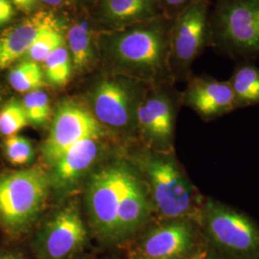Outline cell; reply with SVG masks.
Masks as SVG:
<instances>
[{"label":"cell","instance_id":"cell-23","mask_svg":"<svg viewBox=\"0 0 259 259\" xmlns=\"http://www.w3.org/2000/svg\"><path fill=\"white\" fill-rule=\"evenodd\" d=\"M21 103L29 123L36 126L47 123L50 115V106L48 95L44 91L36 90L26 93Z\"/></svg>","mask_w":259,"mask_h":259},{"label":"cell","instance_id":"cell-14","mask_svg":"<svg viewBox=\"0 0 259 259\" xmlns=\"http://www.w3.org/2000/svg\"><path fill=\"white\" fill-rule=\"evenodd\" d=\"M61 29L51 12L40 11L0 36V69L24 58L38 37L48 31Z\"/></svg>","mask_w":259,"mask_h":259},{"label":"cell","instance_id":"cell-19","mask_svg":"<svg viewBox=\"0 0 259 259\" xmlns=\"http://www.w3.org/2000/svg\"><path fill=\"white\" fill-rule=\"evenodd\" d=\"M66 39L72 65L76 69H82L92 61L93 55L89 24L85 21L74 24L68 30Z\"/></svg>","mask_w":259,"mask_h":259},{"label":"cell","instance_id":"cell-22","mask_svg":"<svg viewBox=\"0 0 259 259\" xmlns=\"http://www.w3.org/2000/svg\"><path fill=\"white\" fill-rule=\"evenodd\" d=\"M29 124L22 103L13 98L0 111V134L6 138L17 135Z\"/></svg>","mask_w":259,"mask_h":259},{"label":"cell","instance_id":"cell-11","mask_svg":"<svg viewBox=\"0 0 259 259\" xmlns=\"http://www.w3.org/2000/svg\"><path fill=\"white\" fill-rule=\"evenodd\" d=\"M143 94V91L136 84L103 80L93 92L94 115L101 124L125 128L136 122L137 108Z\"/></svg>","mask_w":259,"mask_h":259},{"label":"cell","instance_id":"cell-28","mask_svg":"<svg viewBox=\"0 0 259 259\" xmlns=\"http://www.w3.org/2000/svg\"><path fill=\"white\" fill-rule=\"evenodd\" d=\"M14 7L24 13H31L36 9L37 0H10Z\"/></svg>","mask_w":259,"mask_h":259},{"label":"cell","instance_id":"cell-27","mask_svg":"<svg viewBox=\"0 0 259 259\" xmlns=\"http://www.w3.org/2000/svg\"><path fill=\"white\" fill-rule=\"evenodd\" d=\"M15 16V8L10 0H0V27L9 23Z\"/></svg>","mask_w":259,"mask_h":259},{"label":"cell","instance_id":"cell-15","mask_svg":"<svg viewBox=\"0 0 259 259\" xmlns=\"http://www.w3.org/2000/svg\"><path fill=\"white\" fill-rule=\"evenodd\" d=\"M155 212L147 186L139 171L130 167L117 215V238L134 234Z\"/></svg>","mask_w":259,"mask_h":259},{"label":"cell","instance_id":"cell-30","mask_svg":"<svg viewBox=\"0 0 259 259\" xmlns=\"http://www.w3.org/2000/svg\"><path fill=\"white\" fill-rule=\"evenodd\" d=\"M204 259H223L222 257H220L219 255H217L214 251L211 250H209L208 253L205 255V257Z\"/></svg>","mask_w":259,"mask_h":259},{"label":"cell","instance_id":"cell-16","mask_svg":"<svg viewBox=\"0 0 259 259\" xmlns=\"http://www.w3.org/2000/svg\"><path fill=\"white\" fill-rule=\"evenodd\" d=\"M99 138H90L66 150L51 165L52 183L58 188L72 186L93 166L99 155Z\"/></svg>","mask_w":259,"mask_h":259},{"label":"cell","instance_id":"cell-3","mask_svg":"<svg viewBox=\"0 0 259 259\" xmlns=\"http://www.w3.org/2000/svg\"><path fill=\"white\" fill-rule=\"evenodd\" d=\"M210 47L232 59L258 58L259 0H215Z\"/></svg>","mask_w":259,"mask_h":259},{"label":"cell","instance_id":"cell-18","mask_svg":"<svg viewBox=\"0 0 259 259\" xmlns=\"http://www.w3.org/2000/svg\"><path fill=\"white\" fill-rule=\"evenodd\" d=\"M235 96L236 108L245 109L259 104V67L250 61H242L229 79Z\"/></svg>","mask_w":259,"mask_h":259},{"label":"cell","instance_id":"cell-17","mask_svg":"<svg viewBox=\"0 0 259 259\" xmlns=\"http://www.w3.org/2000/svg\"><path fill=\"white\" fill-rule=\"evenodd\" d=\"M104 15L113 22L141 23L163 16L159 0H105Z\"/></svg>","mask_w":259,"mask_h":259},{"label":"cell","instance_id":"cell-9","mask_svg":"<svg viewBox=\"0 0 259 259\" xmlns=\"http://www.w3.org/2000/svg\"><path fill=\"white\" fill-rule=\"evenodd\" d=\"M101 123L93 112L78 103H61L52 120L49 135L42 146L44 157L52 165L66 150L90 138H100Z\"/></svg>","mask_w":259,"mask_h":259},{"label":"cell","instance_id":"cell-12","mask_svg":"<svg viewBox=\"0 0 259 259\" xmlns=\"http://www.w3.org/2000/svg\"><path fill=\"white\" fill-rule=\"evenodd\" d=\"M182 101L204 122L216 120L237 110L230 81H220L209 75L191 76Z\"/></svg>","mask_w":259,"mask_h":259},{"label":"cell","instance_id":"cell-13","mask_svg":"<svg viewBox=\"0 0 259 259\" xmlns=\"http://www.w3.org/2000/svg\"><path fill=\"white\" fill-rule=\"evenodd\" d=\"M87 230L77 209L65 207L46 224L39 236V249L47 259H65L80 249Z\"/></svg>","mask_w":259,"mask_h":259},{"label":"cell","instance_id":"cell-21","mask_svg":"<svg viewBox=\"0 0 259 259\" xmlns=\"http://www.w3.org/2000/svg\"><path fill=\"white\" fill-rule=\"evenodd\" d=\"M71 65V57L67 47H59L44 62L45 77L51 84L64 87L70 78Z\"/></svg>","mask_w":259,"mask_h":259},{"label":"cell","instance_id":"cell-25","mask_svg":"<svg viewBox=\"0 0 259 259\" xmlns=\"http://www.w3.org/2000/svg\"><path fill=\"white\" fill-rule=\"evenodd\" d=\"M4 152L10 163L15 166L26 165L32 161L35 156L31 141L19 135L6 138L4 141Z\"/></svg>","mask_w":259,"mask_h":259},{"label":"cell","instance_id":"cell-32","mask_svg":"<svg viewBox=\"0 0 259 259\" xmlns=\"http://www.w3.org/2000/svg\"><path fill=\"white\" fill-rule=\"evenodd\" d=\"M7 258H8V253H1V254H0V259Z\"/></svg>","mask_w":259,"mask_h":259},{"label":"cell","instance_id":"cell-10","mask_svg":"<svg viewBox=\"0 0 259 259\" xmlns=\"http://www.w3.org/2000/svg\"><path fill=\"white\" fill-rule=\"evenodd\" d=\"M177 103L165 90L154 89L143 94L137 108L136 124L153 151L171 153Z\"/></svg>","mask_w":259,"mask_h":259},{"label":"cell","instance_id":"cell-20","mask_svg":"<svg viewBox=\"0 0 259 259\" xmlns=\"http://www.w3.org/2000/svg\"><path fill=\"white\" fill-rule=\"evenodd\" d=\"M8 81L11 87L19 93L40 90L45 84L44 69L38 63L24 60L10 70Z\"/></svg>","mask_w":259,"mask_h":259},{"label":"cell","instance_id":"cell-7","mask_svg":"<svg viewBox=\"0 0 259 259\" xmlns=\"http://www.w3.org/2000/svg\"><path fill=\"white\" fill-rule=\"evenodd\" d=\"M209 250L196 217L162 219L139 244L140 255L151 259H202Z\"/></svg>","mask_w":259,"mask_h":259},{"label":"cell","instance_id":"cell-5","mask_svg":"<svg viewBox=\"0 0 259 259\" xmlns=\"http://www.w3.org/2000/svg\"><path fill=\"white\" fill-rule=\"evenodd\" d=\"M50 180L38 167L0 176V225L12 232L26 230L46 203Z\"/></svg>","mask_w":259,"mask_h":259},{"label":"cell","instance_id":"cell-8","mask_svg":"<svg viewBox=\"0 0 259 259\" xmlns=\"http://www.w3.org/2000/svg\"><path fill=\"white\" fill-rule=\"evenodd\" d=\"M130 166L112 164L93 174L87 202L93 225L104 237L117 238V215Z\"/></svg>","mask_w":259,"mask_h":259},{"label":"cell","instance_id":"cell-29","mask_svg":"<svg viewBox=\"0 0 259 259\" xmlns=\"http://www.w3.org/2000/svg\"><path fill=\"white\" fill-rule=\"evenodd\" d=\"M41 1L50 6H61L65 3L66 0H41Z\"/></svg>","mask_w":259,"mask_h":259},{"label":"cell","instance_id":"cell-33","mask_svg":"<svg viewBox=\"0 0 259 259\" xmlns=\"http://www.w3.org/2000/svg\"><path fill=\"white\" fill-rule=\"evenodd\" d=\"M138 259H151V258H148V257H145V256H142V255H140V256H139V258Z\"/></svg>","mask_w":259,"mask_h":259},{"label":"cell","instance_id":"cell-2","mask_svg":"<svg viewBox=\"0 0 259 259\" xmlns=\"http://www.w3.org/2000/svg\"><path fill=\"white\" fill-rule=\"evenodd\" d=\"M209 249L223 259H259V224L231 204L204 196L198 216Z\"/></svg>","mask_w":259,"mask_h":259},{"label":"cell","instance_id":"cell-1","mask_svg":"<svg viewBox=\"0 0 259 259\" xmlns=\"http://www.w3.org/2000/svg\"><path fill=\"white\" fill-rule=\"evenodd\" d=\"M172 155L147 150L138 154L135 162L158 217L198 218L204 196L185 175Z\"/></svg>","mask_w":259,"mask_h":259},{"label":"cell","instance_id":"cell-4","mask_svg":"<svg viewBox=\"0 0 259 259\" xmlns=\"http://www.w3.org/2000/svg\"><path fill=\"white\" fill-rule=\"evenodd\" d=\"M170 28L164 16L139 23L114 38L112 54L143 79L158 81L170 73Z\"/></svg>","mask_w":259,"mask_h":259},{"label":"cell","instance_id":"cell-31","mask_svg":"<svg viewBox=\"0 0 259 259\" xmlns=\"http://www.w3.org/2000/svg\"><path fill=\"white\" fill-rule=\"evenodd\" d=\"M7 259H23L19 254L16 253H8V258Z\"/></svg>","mask_w":259,"mask_h":259},{"label":"cell","instance_id":"cell-6","mask_svg":"<svg viewBox=\"0 0 259 259\" xmlns=\"http://www.w3.org/2000/svg\"><path fill=\"white\" fill-rule=\"evenodd\" d=\"M211 0H196L173 20L169 37V67L189 79L191 65L210 47Z\"/></svg>","mask_w":259,"mask_h":259},{"label":"cell","instance_id":"cell-24","mask_svg":"<svg viewBox=\"0 0 259 259\" xmlns=\"http://www.w3.org/2000/svg\"><path fill=\"white\" fill-rule=\"evenodd\" d=\"M63 46H65V38L61 33V29L51 30L37 38L23 59L38 64L44 63L48 56Z\"/></svg>","mask_w":259,"mask_h":259},{"label":"cell","instance_id":"cell-26","mask_svg":"<svg viewBox=\"0 0 259 259\" xmlns=\"http://www.w3.org/2000/svg\"><path fill=\"white\" fill-rule=\"evenodd\" d=\"M161 11H165V13H173L176 18L184 10L194 3L196 0H159ZM174 18V19H175Z\"/></svg>","mask_w":259,"mask_h":259}]
</instances>
